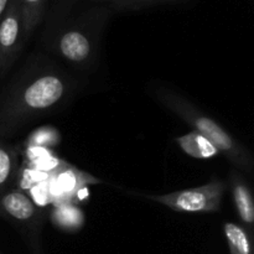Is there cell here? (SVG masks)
<instances>
[{"instance_id":"1","label":"cell","mask_w":254,"mask_h":254,"mask_svg":"<svg viewBox=\"0 0 254 254\" xmlns=\"http://www.w3.org/2000/svg\"><path fill=\"white\" fill-rule=\"evenodd\" d=\"M69 91L66 74L55 68L31 72L16 82L0 107V131L15 130L29 119L59 106Z\"/></svg>"},{"instance_id":"2","label":"cell","mask_w":254,"mask_h":254,"mask_svg":"<svg viewBox=\"0 0 254 254\" xmlns=\"http://www.w3.org/2000/svg\"><path fill=\"white\" fill-rule=\"evenodd\" d=\"M155 94L156 99L164 107L180 117L191 128H193V130L208 139L220 153L225 154L236 170L245 171V173L252 171L253 158L250 150L242 145L235 136L231 135L215 119L203 114L191 102L171 89L160 88L156 91Z\"/></svg>"},{"instance_id":"3","label":"cell","mask_w":254,"mask_h":254,"mask_svg":"<svg viewBox=\"0 0 254 254\" xmlns=\"http://www.w3.org/2000/svg\"><path fill=\"white\" fill-rule=\"evenodd\" d=\"M108 17V9L92 7L68 20L51 40L52 51L74 67L91 66L97 57L101 34Z\"/></svg>"},{"instance_id":"4","label":"cell","mask_w":254,"mask_h":254,"mask_svg":"<svg viewBox=\"0 0 254 254\" xmlns=\"http://www.w3.org/2000/svg\"><path fill=\"white\" fill-rule=\"evenodd\" d=\"M226 188L227 185L222 180L212 179L210 183L197 188L146 197L178 212H217Z\"/></svg>"},{"instance_id":"5","label":"cell","mask_w":254,"mask_h":254,"mask_svg":"<svg viewBox=\"0 0 254 254\" xmlns=\"http://www.w3.org/2000/svg\"><path fill=\"white\" fill-rule=\"evenodd\" d=\"M26 42L21 7L17 0H10L0 19V73L6 72Z\"/></svg>"},{"instance_id":"6","label":"cell","mask_w":254,"mask_h":254,"mask_svg":"<svg viewBox=\"0 0 254 254\" xmlns=\"http://www.w3.org/2000/svg\"><path fill=\"white\" fill-rule=\"evenodd\" d=\"M0 213L26 228L27 232L34 235L35 242L39 246L37 237L41 215L37 206L26 193L20 190H10L2 193L0 196Z\"/></svg>"},{"instance_id":"7","label":"cell","mask_w":254,"mask_h":254,"mask_svg":"<svg viewBox=\"0 0 254 254\" xmlns=\"http://www.w3.org/2000/svg\"><path fill=\"white\" fill-rule=\"evenodd\" d=\"M231 191H232L233 202L236 210L248 235L253 238V225H254V202L252 192L250 190L247 181L245 180L242 174L236 169H232L230 173Z\"/></svg>"},{"instance_id":"8","label":"cell","mask_w":254,"mask_h":254,"mask_svg":"<svg viewBox=\"0 0 254 254\" xmlns=\"http://www.w3.org/2000/svg\"><path fill=\"white\" fill-rule=\"evenodd\" d=\"M175 141L184 153L195 159H211L220 154L218 149L208 139L195 130L178 136Z\"/></svg>"},{"instance_id":"9","label":"cell","mask_w":254,"mask_h":254,"mask_svg":"<svg viewBox=\"0 0 254 254\" xmlns=\"http://www.w3.org/2000/svg\"><path fill=\"white\" fill-rule=\"evenodd\" d=\"M51 220L56 227L69 232H74L84 225V215L81 208L69 203L57 205L52 211Z\"/></svg>"},{"instance_id":"10","label":"cell","mask_w":254,"mask_h":254,"mask_svg":"<svg viewBox=\"0 0 254 254\" xmlns=\"http://www.w3.org/2000/svg\"><path fill=\"white\" fill-rule=\"evenodd\" d=\"M21 7L24 31L26 40L42 21L49 0H17Z\"/></svg>"},{"instance_id":"11","label":"cell","mask_w":254,"mask_h":254,"mask_svg":"<svg viewBox=\"0 0 254 254\" xmlns=\"http://www.w3.org/2000/svg\"><path fill=\"white\" fill-rule=\"evenodd\" d=\"M223 231L231 254H253L252 237L242 226L233 222H226Z\"/></svg>"},{"instance_id":"12","label":"cell","mask_w":254,"mask_h":254,"mask_svg":"<svg viewBox=\"0 0 254 254\" xmlns=\"http://www.w3.org/2000/svg\"><path fill=\"white\" fill-rule=\"evenodd\" d=\"M17 174V155L11 146L0 144V196L7 191Z\"/></svg>"},{"instance_id":"13","label":"cell","mask_w":254,"mask_h":254,"mask_svg":"<svg viewBox=\"0 0 254 254\" xmlns=\"http://www.w3.org/2000/svg\"><path fill=\"white\" fill-rule=\"evenodd\" d=\"M118 10H135L150 6V0H104Z\"/></svg>"},{"instance_id":"14","label":"cell","mask_w":254,"mask_h":254,"mask_svg":"<svg viewBox=\"0 0 254 254\" xmlns=\"http://www.w3.org/2000/svg\"><path fill=\"white\" fill-rule=\"evenodd\" d=\"M9 4H10V0H0V19L2 17L4 12L6 11Z\"/></svg>"},{"instance_id":"15","label":"cell","mask_w":254,"mask_h":254,"mask_svg":"<svg viewBox=\"0 0 254 254\" xmlns=\"http://www.w3.org/2000/svg\"><path fill=\"white\" fill-rule=\"evenodd\" d=\"M169 1H176V0H150V5L161 4V2H169Z\"/></svg>"},{"instance_id":"16","label":"cell","mask_w":254,"mask_h":254,"mask_svg":"<svg viewBox=\"0 0 254 254\" xmlns=\"http://www.w3.org/2000/svg\"><path fill=\"white\" fill-rule=\"evenodd\" d=\"M99 1H104V0H99Z\"/></svg>"},{"instance_id":"17","label":"cell","mask_w":254,"mask_h":254,"mask_svg":"<svg viewBox=\"0 0 254 254\" xmlns=\"http://www.w3.org/2000/svg\"><path fill=\"white\" fill-rule=\"evenodd\" d=\"M0 254H1V253H0Z\"/></svg>"}]
</instances>
